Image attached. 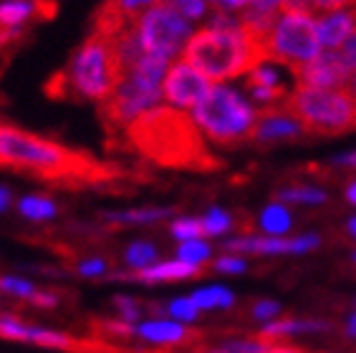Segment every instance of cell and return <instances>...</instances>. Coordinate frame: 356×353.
Returning <instances> with one entry per match:
<instances>
[{
    "mask_svg": "<svg viewBox=\"0 0 356 353\" xmlns=\"http://www.w3.org/2000/svg\"><path fill=\"white\" fill-rule=\"evenodd\" d=\"M281 311H283V306L278 303V300L261 298V300H255V303H253V308H250V315H253L255 323L266 326V323H273V320L281 318Z\"/></svg>",
    "mask_w": 356,
    "mask_h": 353,
    "instance_id": "obj_36",
    "label": "cell"
},
{
    "mask_svg": "<svg viewBox=\"0 0 356 353\" xmlns=\"http://www.w3.org/2000/svg\"><path fill=\"white\" fill-rule=\"evenodd\" d=\"M275 199L283 204H306V207H318L329 199L326 190L316 187V184H288V187H281Z\"/></svg>",
    "mask_w": 356,
    "mask_h": 353,
    "instance_id": "obj_27",
    "label": "cell"
},
{
    "mask_svg": "<svg viewBox=\"0 0 356 353\" xmlns=\"http://www.w3.org/2000/svg\"><path fill=\"white\" fill-rule=\"evenodd\" d=\"M283 109L296 116L306 134L336 136L356 131V96L351 88H298L288 94Z\"/></svg>",
    "mask_w": 356,
    "mask_h": 353,
    "instance_id": "obj_7",
    "label": "cell"
},
{
    "mask_svg": "<svg viewBox=\"0 0 356 353\" xmlns=\"http://www.w3.org/2000/svg\"><path fill=\"white\" fill-rule=\"evenodd\" d=\"M33 0H0V31H10V28L26 26L35 15Z\"/></svg>",
    "mask_w": 356,
    "mask_h": 353,
    "instance_id": "obj_28",
    "label": "cell"
},
{
    "mask_svg": "<svg viewBox=\"0 0 356 353\" xmlns=\"http://www.w3.org/2000/svg\"><path fill=\"white\" fill-rule=\"evenodd\" d=\"M311 10H323V13H336V10H343L346 6L356 3V0H306Z\"/></svg>",
    "mask_w": 356,
    "mask_h": 353,
    "instance_id": "obj_42",
    "label": "cell"
},
{
    "mask_svg": "<svg viewBox=\"0 0 356 353\" xmlns=\"http://www.w3.org/2000/svg\"><path fill=\"white\" fill-rule=\"evenodd\" d=\"M200 270L192 265L182 263L177 258H167L154 263L152 268L142 272H129V270H114L111 272V283H139V286H170V283H185V280L197 278Z\"/></svg>",
    "mask_w": 356,
    "mask_h": 353,
    "instance_id": "obj_14",
    "label": "cell"
},
{
    "mask_svg": "<svg viewBox=\"0 0 356 353\" xmlns=\"http://www.w3.org/2000/svg\"><path fill=\"white\" fill-rule=\"evenodd\" d=\"M99 328H102V333H106V336H111V338H117V340L134 338V326H129V323H124V320H119V318L102 320Z\"/></svg>",
    "mask_w": 356,
    "mask_h": 353,
    "instance_id": "obj_39",
    "label": "cell"
},
{
    "mask_svg": "<svg viewBox=\"0 0 356 353\" xmlns=\"http://www.w3.org/2000/svg\"><path fill=\"white\" fill-rule=\"evenodd\" d=\"M157 315H167V318L177 320V323H182V326L190 328L200 320L202 311L195 306V300H192L190 295H175V298L167 300L165 306H159Z\"/></svg>",
    "mask_w": 356,
    "mask_h": 353,
    "instance_id": "obj_30",
    "label": "cell"
},
{
    "mask_svg": "<svg viewBox=\"0 0 356 353\" xmlns=\"http://www.w3.org/2000/svg\"><path fill=\"white\" fill-rule=\"evenodd\" d=\"M170 238L175 243H190V240H200L205 238V232H202V222L200 217H190V215H179V217H172L170 222Z\"/></svg>",
    "mask_w": 356,
    "mask_h": 353,
    "instance_id": "obj_34",
    "label": "cell"
},
{
    "mask_svg": "<svg viewBox=\"0 0 356 353\" xmlns=\"http://www.w3.org/2000/svg\"><path fill=\"white\" fill-rule=\"evenodd\" d=\"M202 353H303L298 346L283 343V340H263V338H227L218 346Z\"/></svg>",
    "mask_w": 356,
    "mask_h": 353,
    "instance_id": "obj_21",
    "label": "cell"
},
{
    "mask_svg": "<svg viewBox=\"0 0 356 353\" xmlns=\"http://www.w3.org/2000/svg\"><path fill=\"white\" fill-rule=\"evenodd\" d=\"M349 88L354 91V96H356V71H354V76H351V83H349Z\"/></svg>",
    "mask_w": 356,
    "mask_h": 353,
    "instance_id": "obj_48",
    "label": "cell"
},
{
    "mask_svg": "<svg viewBox=\"0 0 356 353\" xmlns=\"http://www.w3.org/2000/svg\"><path fill=\"white\" fill-rule=\"evenodd\" d=\"M200 222H202V232H205L207 240H225L235 230V217L222 207H210L200 217Z\"/></svg>",
    "mask_w": 356,
    "mask_h": 353,
    "instance_id": "obj_31",
    "label": "cell"
},
{
    "mask_svg": "<svg viewBox=\"0 0 356 353\" xmlns=\"http://www.w3.org/2000/svg\"><path fill=\"white\" fill-rule=\"evenodd\" d=\"M162 3H167V6L177 8L179 13L185 15L187 21H200V18H205L207 8H213L207 0H162Z\"/></svg>",
    "mask_w": 356,
    "mask_h": 353,
    "instance_id": "obj_37",
    "label": "cell"
},
{
    "mask_svg": "<svg viewBox=\"0 0 356 353\" xmlns=\"http://www.w3.org/2000/svg\"><path fill=\"white\" fill-rule=\"evenodd\" d=\"M74 272L81 280H109L111 278V263L104 255H86V258L76 260Z\"/></svg>",
    "mask_w": 356,
    "mask_h": 353,
    "instance_id": "obj_33",
    "label": "cell"
},
{
    "mask_svg": "<svg viewBox=\"0 0 356 353\" xmlns=\"http://www.w3.org/2000/svg\"><path fill=\"white\" fill-rule=\"evenodd\" d=\"M346 199H349V202L356 207V179L349 184V187H346Z\"/></svg>",
    "mask_w": 356,
    "mask_h": 353,
    "instance_id": "obj_46",
    "label": "cell"
},
{
    "mask_svg": "<svg viewBox=\"0 0 356 353\" xmlns=\"http://www.w3.org/2000/svg\"><path fill=\"white\" fill-rule=\"evenodd\" d=\"M172 63L154 58V56H142L134 66L122 76L114 94L102 104V114L106 124L117 129H129L131 124L142 119L147 111L162 106V83Z\"/></svg>",
    "mask_w": 356,
    "mask_h": 353,
    "instance_id": "obj_5",
    "label": "cell"
},
{
    "mask_svg": "<svg viewBox=\"0 0 356 353\" xmlns=\"http://www.w3.org/2000/svg\"><path fill=\"white\" fill-rule=\"evenodd\" d=\"M0 338L13 340V343H26V346H38L46 351H63L71 353L81 348V340L74 338L71 333L61 328L41 326V323H31V320L15 315V313L0 311Z\"/></svg>",
    "mask_w": 356,
    "mask_h": 353,
    "instance_id": "obj_10",
    "label": "cell"
},
{
    "mask_svg": "<svg viewBox=\"0 0 356 353\" xmlns=\"http://www.w3.org/2000/svg\"><path fill=\"white\" fill-rule=\"evenodd\" d=\"M331 323L321 318H278L273 323L261 326L263 340H283V338H298V336H318L329 333Z\"/></svg>",
    "mask_w": 356,
    "mask_h": 353,
    "instance_id": "obj_19",
    "label": "cell"
},
{
    "mask_svg": "<svg viewBox=\"0 0 356 353\" xmlns=\"http://www.w3.org/2000/svg\"><path fill=\"white\" fill-rule=\"evenodd\" d=\"M339 54H341L343 61L349 63L351 71H356V35H354V38H351L349 43H346V46L341 48V51H339Z\"/></svg>",
    "mask_w": 356,
    "mask_h": 353,
    "instance_id": "obj_43",
    "label": "cell"
},
{
    "mask_svg": "<svg viewBox=\"0 0 356 353\" xmlns=\"http://www.w3.org/2000/svg\"><path fill=\"white\" fill-rule=\"evenodd\" d=\"M346 230H349V235L356 240V217H351L349 222H346Z\"/></svg>",
    "mask_w": 356,
    "mask_h": 353,
    "instance_id": "obj_47",
    "label": "cell"
},
{
    "mask_svg": "<svg viewBox=\"0 0 356 353\" xmlns=\"http://www.w3.org/2000/svg\"><path fill=\"white\" fill-rule=\"evenodd\" d=\"M122 76L124 68L119 61L114 38L102 33V31H94L79 46L66 71L61 76H56V81L61 83L63 91H69L79 99L104 104L114 94Z\"/></svg>",
    "mask_w": 356,
    "mask_h": 353,
    "instance_id": "obj_3",
    "label": "cell"
},
{
    "mask_svg": "<svg viewBox=\"0 0 356 353\" xmlns=\"http://www.w3.org/2000/svg\"><path fill=\"white\" fill-rule=\"evenodd\" d=\"M354 263H356V252H354Z\"/></svg>",
    "mask_w": 356,
    "mask_h": 353,
    "instance_id": "obj_49",
    "label": "cell"
},
{
    "mask_svg": "<svg viewBox=\"0 0 356 353\" xmlns=\"http://www.w3.org/2000/svg\"><path fill=\"white\" fill-rule=\"evenodd\" d=\"M13 204H15V197H13V192H10V187L0 184V215H6Z\"/></svg>",
    "mask_w": 356,
    "mask_h": 353,
    "instance_id": "obj_44",
    "label": "cell"
},
{
    "mask_svg": "<svg viewBox=\"0 0 356 353\" xmlns=\"http://www.w3.org/2000/svg\"><path fill=\"white\" fill-rule=\"evenodd\" d=\"M316 28H318V38H321L323 48L341 51V48L356 35V6L351 8V10L326 13L323 18L316 21Z\"/></svg>",
    "mask_w": 356,
    "mask_h": 353,
    "instance_id": "obj_18",
    "label": "cell"
},
{
    "mask_svg": "<svg viewBox=\"0 0 356 353\" xmlns=\"http://www.w3.org/2000/svg\"><path fill=\"white\" fill-rule=\"evenodd\" d=\"M172 217V207H129V210H106L102 220L117 227H149Z\"/></svg>",
    "mask_w": 356,
    "mask_h": 353,
    "instance_id": "obj_20",
    "label": "cell"
},
{
    "mask_svg": "<svg viewBox=\"0 0 356 353\" xmlns=\"http://www.w3.org/2000/svg\"><path fill=\"white\" fill-rule=\"evenodd\" d=\"M291 74H293L298 88H323V91H331V88H349L354 71L349 68V63L343 61L339 51H326L316 61L293 68Z\"/></svg>",
    "mask_w": 356,
    "mask_h": 353,
    "instance_id": "obj_13",
    "label": "cell"
},
{
    "mask_svg": "<svg viewBox=\"0 0 356 353\" xmlns=\"http://www.w3.org/2000/svg\"><path fill=\"white\" fill-rule=\"evenodd\" d=\"M213 270L220 275H243L248 272L245 255H235V252H220L213 260Z\"/></svg>",
    "mask_w": 356,
    "mask_h": 353,
    "instance_id": "obj_35",
    "label": "cell"
},
{
    "mask_svg": "<svg viewBox=\"0 0 356 353\" xmlns=\"http://www.w3.org/2000/svg\"><path fill=\"white\" fill-rule=\"evenodd\" d=\"M336 167H343V170H356V151H349V154H341L334 159Z\"/></svg>",
    "mask_w": 356,
    "mask_h": 353,
    "instance_id": "obj_45",
    "label": "cell"
},
{
    "mask_svg": "<svg viewBox=\"0 0 356 353\" xmlns=\"http://www.w3.org/2000/svg\"><path fill=\"white\" fill-rule=\"evenodd\" d=\"M175 258L192 265V268H197V270H202L205 265H213L215 250H213V245H210V240L200 238V240H190V243H179L177 247H175Z\"/></svg>",
    "mask_w": 356,
    "mask_h": 353,
    "instance_id": "obj_29",
    "label": "cell"
},
{
    "mask_svg": "<svg viewBox=\"0 0 356 353\" xmlns=\"http://www.w3.org/2000/svg\"><path fill=\"white\" fill-rule=\"evenodd\" d=\"M253 0H210V6H213L215 13H243L250 8Z\"/></svg>",
    "mask_w": 356,
    "mask_h": 353,
    "instance_id": "obj_41",
    "label": "cell"
},
{
    "mask_svg": "<svg viewBox=\"0 0 356 353\" xmlns=\"http://www.w3.org/2000/svg\"><path fill=\"white\" fill-rule=\"evenodd\" d=\"M41 286L35 280L26 278V275H18V272H0V295L10 300H21V303H28L38 295Z\"/></svg>",
    "mask_w": 356,
    "mask_h": 353,
    "instance_id": "obj_26",
    "label": "cell"
},
{
    "mask_svg": "<svg viewBox=\"0 0 356 353\" xmlns=\"http://www.w3.org/2000/svg\"><path fill=\"white\" fill-rule=\"evenodd\" d=\"M291 6V0H253L248 10L243 13H253V15H261V18H278V15Z\"/></svg>",
    "mask_w": 356,
    "mask_h": 353,
    "instance_id": "obj_38",
    "label": "cell"
},
{
    "mask_svg": "<svg viewBox=\"0 0 356 353\" xmlns=\"http://www.w3.org/2000/svg\"><path fill=\"white\" fill-rule=\"evenodd\" d=\"M159 260H162L159 258V245L152 240H131L122 250V265L124 270L129 272H142Z\"/></svg>",
    "mask_w": 356,
    "mask_h": 353,
    "instance_id": "obj_24",
    "label": "cell"
},
{
    "mask_svg": "<svg viewBox=\"0 0 356 353\" xmlns=\"http://www.w3.org/2000/svg\"><path fill=\"white\" fill-rule=\"evenodd\" d=\"M111 308H114V318L124 320V323H129V326H137L139 320H144L147 315H144V303L139 298H134V295H129V293H119V295H114V300H111Z\"/></svg>",
    "mask_w": 356,
    "mask_h": 353,
    "instance_id": "obj_32",
    "label": "cell"
},
{
    "mask_svg": "<svg viewBox=\"0 0 356 353\" xmlns=\"http://www.w3.org/2000/svg\"><path fill=\"white\" fill-rule=\"evenodd\" d=\"M58 306H61V295L56 290H46V288H41L38 295L31 300V308H35V311H56Z\"/></svg>",
    "mask_w": 356,
    "mask_h": 353,
    "instance_id": "obj_40",
    "label": "cell"
},
{
    "mask_svg": "<svg viewBox=\"0 0 356 353\" xmlns=\"http://www.w3.org/2000/svg\"><path fill=\"white\" fill-rule=\"evenodd\" d=\"M303 134H306V129L301 126V122L281 106V109H261V119H258L253 139L258 144H278L301 139Z\"/></svg>",
    "mask_w": 356,
    "mask_h": 353,
    "instance_id": "obj_17",
    "label": "cell"
},
{
    "mask_svg": "<svg viewBox=\"0 0 356 353\" xmlns=\"http://www.w3.org/2000/svg\"><path fill=\"white\" fill-rule=\"evenodd\" d=\"M261 235H270V238H288V232L293 230V212L288 210V204L283 202H270L266 204L255 220Z\"/></svg>",
    "mask_w": 356,
    "mask_h": 353,
    "instance_id": "obj_22",
    "label": "cell"
},
{
    "mask_svg": "<svg viewBox=\"0 0 356 353\" xmlns=\"http://www.w3.org/2000/svg\"><path fill=\"white\" fill-rule=\"evenodd\" d=\"M182 58L213 83H220L248 76L268 61V54L261 43H255L243 31L238 18L213 10L210 26L195 31Z\"/></svg>",
    "mask_w": 356,
    "mask_h": 353,
    "instance_id": "obj_1",
    "label": "cell"
},
{
    "mask_svg": "<svg viewBox=\"0 0 356 353\" xmlns=\"http://www.w3.org/2000/svg\"><path fill=\"white\" fill-rule=\"evenodd\" d=\"M321 247V238L309 232V235H296V238H270V235H230L222 240V250L235 252V255H263V258H275V255H309V252Z\"/></svg>",
    "mask_w": 356,
    "mask_h": 353,
    "instance_id": "obj_11",
    "label": "cell"
},
{
    "mask_svg": "<svg viewBox=\"0 0 356 353\" xmlns=\"http://www.w3.org/2000/svg\"><path fill=\"white\" fill-rule=\"evenodd\" d=\"M157 0H104V6L99 8L96 15V28L106 35L122 33L124 28H129L137 23L139 15L152 8Z\"/></svg>",
    "mask_w": 356,
    "mask_h": 353,
    "instance_id": "obj_16",
    "label": "cell"
},
{
    "mask_svg": "<svg viewBox=\"0 0 356 353\" xmlns=\"http://www.w3.org/2000/svg\"><path fill=\"white\" fill-rule=\"evenodd\" d=\"M192 338V331L167 315H149L134 326V338L147 348H179Z\"/></svg>",
    "mask_w": 356,
    "mask_h": 353,
    "instance_id": "obj_15",
    "label": "cell"
},
{
    "mask_svg": "<svg viewBox=\"0 0 356 353\" xmlns=\"http://www.w3.org/2000/svg\"><path fill=\"white\" fill-rule=\"evenodd\" d=\"M213 86L215 83L207 76L200 74L197 68L190 66L185 58H179L167 71L165 83H162V96H165L167 106H172V109L192 111L210 94Z\"/></svg>",
    "mask_w": 356,
    "mask_h": 353,
    "instance_id": "obj_12",
    "label": "cell"
},
{
    "mask_svg": "<svg viewBox=\"0 0 356 353\" xmlns=\"http://www.w3.org/2000/svg\"><path fill=\"white\" fill-rule=\"evenodd\" d=\"M190 116L205 139L222 147H233L245 139H253L261 111L253 109L238 91L215 83L210 94L190 111Z\"/></svg>",
    "mask_w": 356,
    "mask_h": 353,
    "instance_id": "obj_6",
    "label": "cell"
},
{
    "mask_svg": "<svg viewBox=\"0 0 356 353\" xmlns=\"http://www.w3.org/2000/svg\"><path fill=\"white\" fill-rule=\"evenodd\" d=\"M316 18L306 8H286L268 38V61H281L291 71L321 56Z\"/></svg>",
    "mask_w": 356,
    "mask_h": 353,
    "instance_id": "obj_8",
    "label": "cell"
},
{
    "mask_svg": "<svg viewBox=\"0 0 356 353\" xmlns=\"http://www.w3.org/2000/svg\"><path fill=\"white\" fill-rule=\"evenodd\" d=\"M354 308H356V300H354Z\"/></svg>",
    "mask_w": 356,
    "mask_h": 353,
    "instance_id": "obj_50",
    "label": "cell"
},
{
    "mask_svg": "<svg viewBox=\"0 0 356 353\" xmlns=\"http://www.w3.org/2000/svg\"><path fill=\"white\" fill-rule=\"evenodd\" d=\"M127 134L142 154L159 164H172V167L213 164V156L205 149V136L187 111L157 106L131 124Z\"/></svg>",
    "mask_w": 356,
    "mask_h": 353,
    "instance_id": "obj_2",
    "label": "cell"
},
{
    "mask_svg": "<svg viewBox=\"0 0 356 353\" xmlns=\"http://www.w3.org/2000/svg\"><path fill=\"white\" fill-rule=\"evenodd\" d=\"M0 167H13L41 176H79L86 172L89 162L46 136L0 124Z\"/></svg>",
    "mask_w": 356,
    "mask_h": 353,
    "instance_id": "obj_4",
    "label": "cell"
},
{
    "mask_svg": "<svg viewBox=\"0 0 356 353\" xmlns=\"http://www.w3.org/2000/svg\"><path fill=\"white\" fill-rule=\"evenodd\" d=\"M195 35L192 23L177 8L157 0L137 18V38L144 56H154L167 63H175L179 54H185L187 43Z\"/></svg>",
    "mask_w": 356,
    "mask_h": 353,
    "instance_id": "obj_9",
    "label": "cell"
},
{
    "mask_svg": "<svg viewBox=\"0 0 356 353\" xmlns=\"http://www.w3.org/2000/svg\"><path fill=\"white\" fill-rule=\"evenodd\" d=\"M15 210H18V215L23 220L35 224L54 222L58 217V204H56V199L46 197V195H23L15 202Z\"/></svg>",
    "mask_w": 356,
    "mask_h": 353,
    "instance_id": "obj_23",
    "label": "cell"
},
{
    "mask_svg": "<svg viewBox=\"0 0 356 353\" xmlns=\"http://www.w3.org/2000/svg\"><path fill=\"white\" fill-rule=\"evenodd\" d=\"M190 298L195 300V306L202 313L210 311H230L235 306V293L227 286H220V283H213V286H197L195 290H190Z\"/></svg>",
    "mask_w": 356,
    "mask_h": 353,
    "instance_id": "obj_25",
    "label": "cell"
}]
</instances>
